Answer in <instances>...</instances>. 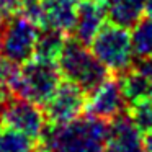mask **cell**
Here are the masks:
<instances>
[{"label": "cell", "mask_w": 152, "mask_h": 152, "mask_svg": "<svg viewBox=\"0 0 152 152\" xmlns=\"http://www.w3.org/2000/svg\"><path fill=\"white\" fill-rule=\"evenodd\" d=\"M108 123L95 116H79L62 124L44 126L39 139V152H105Z\"/></svg>", "instance_id": "1"}, {"label": "cell", "mask_w": 152, "mask_h": 152, "mask_svg": "<svg viewBox=\"0 0 152 152\" xmlns=\"http://www.w3.org/2000/svg\"><path fill=\"white\" fill-rule=\"evenodd\" d=\"M57 67L62 79L75 83L87 95L98 88L111 75V72L96 59L95 54L90 53L77 38H67L62 54L57 61Z\"/></svg>", "instance_id": "2"}, {"label": "cell", "mask_w": 152, "mask_h": 152, "mask_svg": "<svg viewBox=\"0 0 152 152\" xmlns=\"http://www.w3.org/2000/svg\"><path fill=\"white\" fill-rule=\"evenodd\" d=\"M61 82L62 75L57 64L33 57L18 67L12 80V92L13 96H21L39 106H44L56 93Z\"/></svg>", "instance_id": "3"}, {"label": "cell", "mask_w": 152, "mask_h": 152, "mask_svg": "<svg viewBox=\"0 0 152 152\" xmlns=\"http://www.w3.org/2000/svg\"><path fill=\"white\" fill-rule=\"evenodd\" d=\"M90 46L95 57L111 74L119 75L136 66L132 56L131 33L126 28L118 26L111 21L103 23Z\"/></svg>", "instance_id": "4"}, {"label": "cell", "mask_w": 152, "mask_h": 152, "mask_svg": "<svg viewBox=\"0 0 152 152\" xmlns=\"http://www.w3.org/2000/svg\"><path fill=\"white\" fill-rule=\"evenodd\" d=\"M39 30L36 23L21 13L4 18L0 25V57L17 66L31 61L36 51Z\"/></svg>", "instance_id": "5"}, {"label": "cell", "mask_w": 152, "mask_h": 152, "mask_svg": "<svg viewBox=\"0 0 152 152\" xmlns=\"http://www.w3.org/2000/svg\"><path fill=\"white\" fill-rule=\"evenodd\" d=\"M0 119L7 128L17 129L38 141L46 126L44 110L39 105L21 96H12L0 106Z\"/></svg>", "instance_id": "6"}, {"label": "cell", "mask_w": 152, "mask_h": 152, "mask_svg": "<svg viewBox=\"0 0 152 152\" xmlns=\"http://www.w3.org/2000/svg\"><path fill=\"white\" fill-rule=\"evenodd\" d=\"M87 98L88 95L80 87L62 79L56 93L43 106L46 121L49 124H62V123L79 118L85 111Z\"/></svg>", "instance_id": "7"}, {"label": "cell", "mask_w": 152, "mask_h": 152, "mask_svg": "<svg viewBox=\"0 0 152 152\" xmlns=\"http://www.w3.org/2000/svg\"><path fill=\"white\" fill-rule=\"evenodd\" d=\"M128 105L123 96L119 79L116 74H111L98 88H95L87 98L85 113L98 119L110 123L126 111Z\"/></svg>", "instance_id": "8"}, {"label": "cell", "mask_w": 152, "mask_h": 152, "mask_svg": "<svg viewBox=\"0 0 152 152\" xmlns=\"http://www.w3.org/2000/svg\"><path fill=\"white\" fill-rule=\"evenodd\" d=\"M105 152H145L144 137L131 121L128 111L110 121Z\"/></svg>", "instance_id": "9"}, {"label": "cell", "mask_w": 152, "mask_h": 152, "mask_svg": "<svg viewBox=\"0 0 152 152\" xmlns=\"http://www.w3.org/2000/svg\"><path fill=\"white\" fill-rule=\"evenodd\" d=\"M106 18L105 0H79L74 25V38L85 46H90L98 30L103 26Z\"/></svg>", "instance_id": "10"}, {"label": "cell", "mask_w": 152, "mask_h": 152, "mask_svg": "<svg viewBox=\"0 0 152 152\" xmlns=\"http://www.w3.org/2000/svg\"><path fill=\"white\" fill-rule=\"evenodd\" d=\"M106 18L126 30L132 28L145 12V0H106Z\"/></svg>", "instance_id": "11"}, {"label": "cell", "mask_w": 152, "mask_h": 152, "mask_svg": "<svg viewBox=\"0 0 152 152\" xmlns=\"http://www.w3.org/2000/svg\"><path fill=\"white\" fill-rule=\"evenodd\" d=\"M118 79H119V85H121L123 96H124L128 106L142 98L152 96L151 80H149L147 74L139 66H132L129 70L119 74Z\"/></svg>", "instance_id": "12"}, {"label": "cell", "mask_w": 152, "mask_h": 152, "mask_svg": "<svg viewBox=\"0 0 152 152\" xmlns=\"http://www.w3.org/2000/svg\"><path fill=\"white\" fill-rule=\"evenodd\" d=\"M36 43V51H34V57L46 62L57 64L62 49L66 46L67 34L64 31H59L56 28H41Z\"/></svg>", "instance_id": "13"}, {"label": "cell", "mask_w": 152, "mask_h": 152, "mask_svg": "<svg viewBox=\"0 0 152 152\" xmlns=\"http://www.w3.org/2000/svg\"><path fill=\"white\" fill-rule=\"evenodd\" d=\"M131 44L136 61L145 62L152 59V17H142L132 26Z\"/></svg>", "instance_id": "14"}, {"label": "cell", "mask_w": 152, "mask_h": 152, "mask_svg": "<svg viewBox=\"0 0 152 152\" xmlns=\"http://www.w3.org/2000/svg\"><path fill=\"white\" fill-rule=\"evenodd\" d=\"M0 152H39L38 141L5 126L0 129Z\"/></svg>", "instance_id": "15"}, {"label": "cell", "mask_w": 152, "mask_h": 152, "mask_svg": "<svg viewBox=\"0 0 152 152\" xmlns=\"http://www.w3.org/2000/svg\"><path fill=\"white\" fill-rule=\"evenodd\" d=\"M126 111H128L131 121L141 131L142 136L152 131V96L142 98L139 102L129 105L126 108Z\"/></svg>", "instance_id": "16"}, {"label": "cell", "mask_w": 152, "mask_h": 152, "mask_svg": "<svg viewBox=\"0 0 152 152\" xmlns=\"http://www.w3.org/2000/svg\"><path fill=\"white\" fill-rule=\"evenodd\" d=\"M18 70V66L10 61L0 57V106L4 105L7 100L13 96L12 92V80Z\"/></svg>", "instance_id": "17"}, {"label": "cell", "mask_w": 152, "mask_h": 152, "mask_svg": "<svg viewBox=\"0 0 152 152\" xmlns=\"http://www.w3.org/2000/svg\"><path fill=\"white\" fill-rule=\"evenodd\" d=\"M21 5L23 0H0V13L4 15V18L17 15L21 12Z\"/></svg>", "instance_id": "18"}, {"label": "cell", "mask_w": 152, "mask_h": 152, "mask_svg": "<svg viewBox=\"0 0 152 152\" xmlns=\"http://www.w3.org/2000/svg\"><path fill=\"white\" fill-rule=\"evenodd\" d=\"M139 67H141V69L147 74L149 80H151V85H152V59L145 61V62H141V64H139Z\"/></svg>", "instance_id": "19"}, {"label": "cell", "mask_w": 152, "mask_h": 152, "mask_svg": "<svg viewBox=\"0 0 152 152\" xmlns=\"http://www.w3.org/2000/svg\"><path fill=\"white\" fill-rule=\"evenodd\" d=\"M144 151L152 152V131H149L147 134H144Z\"/></svg>", "instance_id": "20"}, {"label": "cell", "mask_w": 152, "mask_h": 152, "mask_svg": "<svg viewBox=\"0 0 152 152\" xmlns=\"http://www.w3.org/2000/svg\"><path fill=\"white\" fill-rule=\"evenodd\" d=\"M145 12L149 17H152V0H145Z\"/></svg>", "instance_id": "21"}, {"label": "cell", "mask_w": 152, "mask_h": 152, "mask_svg": "<svg viewBox=\"0 0 152 152\" xmlns=\"http://www.w3.org/2000/svg\"><path fill=\"white\" fill-rule=\"evenodd\" d=\"M2 21H4V15L0 13V25H2Z\"/></svg>", "instance_id": "22"}, {"label": "cell", "mask_w": 152, "mask_h": 152, "mask_svg": "<svg viewBox=\"0 0 152 152\" xmlns=\"http://www.w3.org/2000/svg\"><path fill=\"white\" fill-rule=\"evenodd\" d=\"M0 126H2V119H0Z\"/></svg>", "instance_id": "23"}]
</instances>
